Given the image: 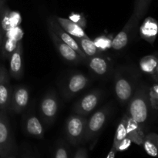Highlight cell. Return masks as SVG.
<instances>
[{"mask_svg": "<svg viewBox=\"0 0 158 158\" xmlns=\"http://www.w3.org/2000/svg\"><path fill=\"white\" fill-rule=\"evenodd\" d=\"M23 48L22 42L18 41L16 48L9 57V74L15 80H20L23 76Z\"/></svg>", "mask_w": 158, "mask_h": 158, "instance_id": "obj_12", "label": "cell"}, {"mask_svg": "<svg viewBox=\"0 0 158 158\" xmlns=\"http://www.w3.org/2000/svg\"><path fill=\"white\" fill-rule=\"evenodd\" d=\"M89 80L82 73H75L68 77L63 86V95L65 98L70 99L84 89L89 84Z\"/></svg>", "mask_w": 158, "mask_h": 158, "instance_id": "obj_8", "label": "cell"}, {"mask_svg": "<svg viewBox=\"0 0 158 158\" xmlns=\"http://www.w3.org/2000/svg\"><path fill=\"white\" fill-rule=\"evenodd\" d=\"M55 18L59 24L61 26V27L74 38H89V36L83 30V27L77 23H74L69 19L63 18V17L60 16H55Z\"/></svg>", "mask_w": 158, "mask_h": 158, "instance_id": "obj_17", "label": "cell"}, {"mask_svg": "<svg viewBox=\"0 0 158 158\" xmlns=\"http://www.w3.org/2000/svg\"><path fill=\"white\" fill-rule=\"evenodd\" d=\"M53 158H69V148L62 140L56 143L54 151Z\"/></svg>", "mask_w": 158, "mask_h": 158, "instance_id": "obj_25", "label": "cell"}, {"mask_svg": "<svg viewBox=\"0 0 158 158\" xmlns=\"http://www.w3.org/2000/svg\"><path fill=\"white\" fill-rule=\"evenodd\" d=\"M157 55H148L143 57L140 60L139 65H140V68L142 72L153 76L157 69Z\"/></svg>", "mask_w": 158, "mask_h": 158, "instance_id": "obj_21", "label": "cell"}, {"mask_svg": "<svg viewBox=\"0 0 158 158\" xmlns=\"http://www.w3.org/2000/svg\"><path fill=\"white\" fill-rule=\"evenodd\" d=\"M101 98L102 92L99 89L87 93L75 103L73 111L74 114L86 117L96 109Z\"/></svg>", "mask_w": 158, "mask_h": 158, "instance_id": "obj_6", "label": "cell"}, {"mask_svg": "<svg viewBox=\"0 0 158 158\" xmlns=\"http://www.w3.org/2000/svg\"><path fill=\"white\" fill-rule=\"evenodd\" d=\"M69 19L72 20V21L73 22L75 21L76 19H79V24H80V26H86V21H85L84 17H82L80 14L73 13L72 15H70V16H69Z\"/></svg>", "mask_w": 158, "mask_h": 158, "instance_id": "obj_31", "label": "cell"}, {"mask_svg": "<svg viewBox=\"0 0 158 158\" xmlns=\"http://www.w3.org/2000/svg\"><path fill=\"white\" fill-rule=\"evenodd\" d=\"M149 98L151 108L154 110H158V83L149 89Z\"/></svg>", "mask_w": 158, "mask_h": 158, "instance_id": "obj_26", "label": "cell"}, {"mask_svg": "<svg viewBox=\"0 0 158 158\" xmlns=\"http://www.w3.org/2000/svg\"><path fill=\"white\" fill-rule=\"evenodd\" d=\"M151 109L152 108L150 103L149 89L144 86H140L128 103L127 116L144 129Z\"/></svg>", "mask_w": 158, "mask_h": 158, "instance_id": "obj_1", "label": "cell"}, {"mask_svg": "<svg viewBox=\"0 0 158 158\" xmlns=\"http://www.w3.org/2000/svg\"><path fill=\"white\" fill-rule=\"evenodd\" d=\"M59 110V103L56 95L50 91L45 94L40 104V111L41 117L46 124L52 123L56 117Z\"/></svg>", "mask_w": 158, "mask_h": 158, "instance_id": "obj_7", "label": "cell"}, {"mask_svg": "<svg viewBox=\"0 0 158 158\" xmlns=\"http://www.w3.org/2000/svg\"><path fill=\"white\" fill-rule=\"evenodd\" d=\"M87 63L90 70L99 77H104L109 73L110 65L109 60L99 55L88 57Z\"/></svg>", "mask_w": 158, "mask_h": 158, "instance_id": "obj_16", "label": "cell"}, {"mask_svg": "<svg viewBox=\"0 0 158 158\" xmlns=\"http://www.w3.org/2000/svg\"><path fill=\"white\" fill-rule=\"evenodd\" d=\"M151 0H135L134 7L131 17L139 23L142 18L146 15Z\"/></svg>", "mask_w": 158, "mask_h": 158, "instance_id": "obj_23", "label": "cell"}, {"mask_svg": "<svg viewBox=\"0 0 158 158\" xmlns=\"http://www.w3.org/2000/svg\"><path fill=\"white\" fill-rule=\"evenodd\" d=\"M23 158H32V157H23Z\"/></svg>", "mask_w": 158, "mask_h": 158, "instance_id": "obj_38", "label": "cell"}, {"mask_svg": "<svg viewBox=\"0 0 158 158\" xmlns=\"http://www.w3.org/2000/svg\"><path fill=\"white\" fill-rule=\"evenodd\" d=\"M29 101V91L26 86H19L14 88L10 107L16 114L24 110Z\"/></svg>", "mask_w": 158, "mask_h": 158, "instance_id": "obj_14", "label": "cell"}, {"mask_svg": "<svg viewBox=\"0 0 158 158\" xmlns=\"http://www.w3.org/2000/svg\"><path fill=\"white\" fill-rule=\"evenodd\" d=\"M76 40H77L80 49L86 54V56L91 57L96 55H99L100 50L96 46L94 41L91 40L89 38H76Z\"/></svg>", "mask_w": 158, "mask_h": 158, "instance_id": "obj_22", "label": "cell"}, {"mask_svg": "<svg viewBox=\"0 0 158 158\" xmlns=\"http://www.w3.org/2000/svg\"><path fill=\"white\" fill-rule=\"evenodd\" d=\"M13 149L14 140L9 122L5 114L0 112V158L12 154Z\"/></svg>", "mask_w": 158, "mask_h": 158, "instance_id": "obj_5", "label": "cell"}, {"mask_svg": "<svg viewBox=\"0 0 158 158\" xmlns=\"http://www.w3.org/2000/svg\"><path fill=\"white\" fill-rule=\"evenodd\" d=\"M6 5V0H0V10Z\"/></svg>", "mask_w": 158, "mask_h": 158, "instance_id": "obj_35", "label": "cell"}, {"mask_svg": "<svg viewBox=\"0 0 158 158\" xmlns=\"http://www.w3.org/2000/svg\"><path fill=\"white\" fill-rule=\"evenodd\" d=\"M48 32H49L51 40H52L53 44L55 45L57 51L65 60L69 62V63H76V64L86 61L70 46H69L63 40H60L58 35L49 27H48Z\"/></svg>", "mask_w": 158, "mask_h": 158, "instance_id": "obj_10", "label": "cell"}, {"mask_svg": "<svg viewBox=\"0 0 158 158\" xmlns=\"http://www.w3.org/2000/svg\"><path fill=\"white\" fill-rule=\"evenodd\" d=\"M73 158H88V152L86 148H83V147L79 148L76 152Z\"/></svg>", "mask_w": 158, "mask_h": 158, "instance_id": "obj_30", "label": "cell"}, {"mask_svg": "<svg viewBox=\"0 0 158 158\" xmlns=\"http://www.w3.org/2000/svg\"><path fill=\"white\" fill-rule=\"evenodd\" d=\"M127 134L131 141L137 145H142L145 137L144 130L128 116L127 117Z\"/></svg>", "mask_w": 158, "mask_h": 158, "instance_id": "obj_19", "label": "cell"}, {"mask_svg": "<svg viewBox=\"0 0 158 158\" xmlns=\"http://www.w3.org/2000/svg\"><path fill=\"white\" fill-rule=\"evenodd\" d=\"M127 114H125L123 119L120 120V123L117 126V131H116L114 143H113L112 146L113 148H115L116 151H117V147L120 144V142L127 137Z\"/></svg>", "mask_w": 158, "mask_h": 158, "instance_id": "obj_24", "label": "cell"}, {"mask_svg": "<svg viewBox=\"0 0 158 158\" xmlns=\"http://www.w3.org/2000/svg\"><path fill=\"white\" fill-rule=\"evenodd\" d=\"M12 88L9 81V74L7 69L2 66L0 76V110H6L10 107L12 97Z\"/></svg>", "mask_w": 158, "mask_h": 158, "instance_id": "obj_11", "label": "cell"}, {"mask_svg": "<svg viewBox=\"0 0 158 158\" xmlns=\"http://www.w3.org/2000/svg\"><path fill=\"white\" fill-rule=\"evenodd\" d=\"M1 67L2 66H0V76H1Z\"/></svg>", "mask_w": 158, "mask_h": 158, "instance_id": "obj_37", "label": "cell"}, {"mask_svg": "<svg viewBox=\"0 0 158 158\" xmlns=\"http://www.w3.org/2000/svg\"><path fill=\"white\" fill-rule=\"evenodd\" d=\"M5 158H15V157L13 155V154H10V155L7 156V157H6Z\"/></svg>", "mask_w": 158, "mask_h": 158, "instance_id": "obj_36", "label": "cell"}, {"mask_svg": "<svg viewBox=\"0 0 158 158\" xmlns=\"http://www.w3.org/2000/svg\"><path fill=\"white\" fill-rule=\"evenodd\" d=\"M4 33L5 31L4 29H2V26L1 25V22H0V50L2 49V43H3V40H4Z\"/></svg>", "mask_w": 158, "mask_h": 158, "instance_id": "obj_32", "label": "cell"}, {"mask_svg": "<svg viewBox=\"0 0 158 158\" xmlns=\"http://www.w3.org/2000/svg\"><path fill=\"white\" fill-rule=\"evenodd\" d=\"M137 24H138V23L131 16V18L129 19L123 29L112 40L111 47L115 50H120V49L126 47L130 42L132 31L135 29Z\"/></svg>", "mask_w": 158, "mask_h": 158, "instance_id": "obj_13", "label": "cell"}, {"mask_svg": "<svg viewBox=\"0 0 158 158\" xmlns=\"http://www.w3.org/2000/svg\"><path fill=\"white\" fill-rule=\"evenodd\" d=\"M135 83L133 79L127 77L122 72H118L114 78V91L120 104L125 105L130 102L135 92Z\"/></svg>", "mask_w": 158, "mask_h": 158, "instance_id": "obj_4", "label": "cell"}, {"mask_svg": "<svg viewBox=\"0 0 158 158\" xmlns=\"http://www.w3.org/2000/svg\"><path fill=\"white\" fill-rule=\"evenodd\" d=\"M87 119L85 116L74 114L69 116L65 123V134L71 145L78 146L84 142Z\"/></svg>", "mask_w": 158, "mask_h": 158, "instance_id": "obj_3", "label": "cell"}, {"mask_svg": "<svg viewBox=\"0 0 158 158\" xmlns=\"http://www.w3.org/2000/svg\"><path fill=\"white\" fill-rule=\"evenodd\" d=\"M110 113L109 105L96 111L86 123V131L83 143H90V149L94 148L97 138L103 131Z\"/></svg>", "mask_w": 158, "mask_h": 158, "instance_id": "obj_2", "label": "cell"}, {"mask_svg": "<svg viewBox=\"0 0 158 158\" xmlns=\"http://www.w3.org/2000/svg\"><path fill=\"white\" fill-rule=\"evenodd\" d=\"M152 77H154V80H156V81L158 82V63H157V69H156L155 72H154V75H153Z\"/></svg>", "mask_w": 158, "mask_h": 158, "instance_id": "obj_34", "label": "cell"}, {"mask_svg": "<svg viewBox=\"0 0 158 158\" xmlns=\"http://www.w3.org/2000/svg\"><path fill=\"white\" fill-rule=\"evenodd\" d=\"M24 129L28 135L38 139L44 137V128L38 117L35 115H30L26 120Z\"/></svg>", "mask_w": 158, "mask_h": 158, "instance_id": "obj_18", "label": "cell"}, {"mask_svg": "<svg viewBox=\"0 0 158 158\" xmlns=\"http://www.w3.org/2000/svg\"><path fill=\"white\" fill-rule=\"evenodd\" d=\"M47 26L49 28H50V29L58 35V37L60 40H63L65 43H66L68 46H70L73 50H75L82 58L84 59L86 61L87 60L88 57L86 56V54H85L84 52L82 51V49H80V46H79L76 38H74L73 36L69 35L68 32H66V31L61 27V26L59 24V23L56 21V19L55 16L49 17V18L47 19Z\"/></svg>", "mask_w": 158, "mask_h": 158, "instance_id": "obj_9", "label": "cell"}, {"mask_svg": "<svg viewBox=\"0 0 158 158\" xmlns=\"http://www.w3.org/2000/svg\"><path fill=\"white\" fill-rule=\"evenodd\" d=\"M4 48H3V54L4 56L7 57H10L11 54L13 52V51L15 50V49L16 48L17 43L18 41L15 40L13 38H8L6 39V41H4Z\"/></svg>", "mask_w": 158, "mask_h": 158, "instance_id": "obj_27", "label": "cell"}, {"mask_svg": "<svg viewBox=\"0 0 158 158\" xmlns=\"http://www.w3.org/2000/svg\"><path fill=\"white\" fill-rule=\"evenodd\" d=\"M131 143H132V141H131V139L128 137H127L126 138L123 139V140L120 142V144L118 145V147H117V152H121V151H126V150H127L128 148L131 147Z\"/></svg>", "mask_w": 158, "mask_h": 158, "instance_id": "obj_29", "label": "cell"}, {"mask_svg": "<svg viewBox=\"0 0 158 158\" xmlns=\"http://www.w3.org/2000/svg\"><path fill=\"white\" fill-rule=\"evenodd\" d=\"M140 35L145 41L154 44L158 35V22L153 17H147L140 27Z\"/></svg>", "mask_w": 158, "mask_h": 158, "instance_id": "obj_15", "label": "cell"}, {"mask_svg": "<svg viewBox=\"0 0 158 158\" xmlns=\"http://www.w3.org/2000/svg\"><path fill=\"white\" fill-rule=\"evenodd\" d=\"M111 42L112 41L109 40L105 36H101L97 38V40L94 41V43H95L96 46H97V48L100 50V49H107V48H109L110 46H111Z\"/></svg>", "mask_w": 158, "mask_h": 158, "instance_id": "obj_28", "label": "cell"}, {"mask_svg": "<svg viewBox=\"0 0 158 158\" xmlns=\"http://www.w3.org/2000/svg\"><path fill=\"white\" fill-rule=\"evenodd\" d=\"M143 148L145 152L153 157H158V134L156 133H149L145 134L143 138Z\"/></svg>", "mask_w": 158, "mask_h": 158, "instance_id": "obj_20", "label": "cell"}, {"mask_svg": "<svg viewBox=\"0 0 158 158\" xmlns=\"http://www.w3.org/2000/svg\"><path fill=\"white\" fill-rule=\"evenodd\" d=\"M117 151H116V149L114 148H111L110 151L109 152V154H108L107 157H106V158H115V156H116V154H117Z\"/></svg>", "mask_w": 158, "mask_h": 158, "instance_id": "obj_33", "label": "cell"}]
</instances>
